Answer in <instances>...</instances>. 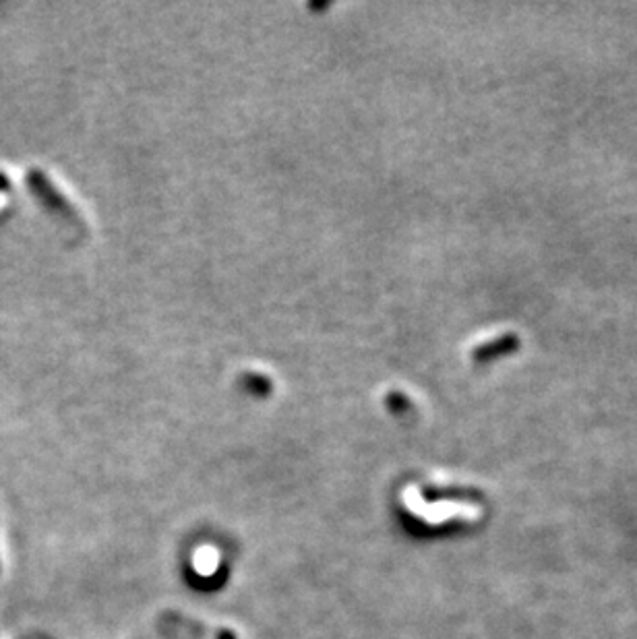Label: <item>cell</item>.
Instances as JSON below:
<instances>
[{
    "label": "cell",
    "instance_id": "obj_1",
    "mask_svg": "<svg viewBox=\"0 0 637 639\" xmlns=\"http://www.w3.org/2000/svg\"><path fill=\"white\" fill-rule=\"evenodd\" d=\"M218 639H236V635H234L232 631H222V633L218 635Z\"/></svg>",
    "mask_w": 637,
    "mask_h": 639
}]
</instances>
